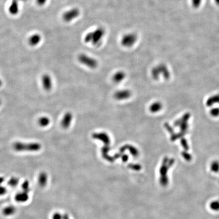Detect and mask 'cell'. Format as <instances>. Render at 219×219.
Listing matches in <instances>:
<instances>
[{"mask_svg": "<svg viewBox=\"0 0 219 219\" xmlns=\"http://www.w3.org/2000/svg\"><path fill=\"white\" fill-rule=\"evenodd\" d=\"M50 123V120L47 117H41L38 120L39 125L41 127H47V126L49 125Z\"/></svg>", "mask_w": 219, "mask_h": 219, "instance_id": "16", "label": "cell"}, {"mask_svg": "<svg viewBox=\"0 0 219 219\" xmlns=\"http://www.w3.org/2000/svg\"><path fill=\"white\" fill-rule=\"evenodd\" d=\"M16 211V208L13 206H8L5 207L2 211V212L4 216H9L14 214Z\"/></svg>", "mask_w": 219, "mask_h": 219, "instance_id": "15", "label": "cell"}, {"mask_svg": "<svg viewBox=\"0 0 219 219\" xmlns=\"http://www.w3.org/2000/svg\"><path fill=\"white\" fill-rule=\"evenodd\" d=\"M79 62L84 66L88 67L89 68L95 69L98 67V62L96 59L89 56L86 54L82 53L78 56Z\"/></svg>", "mask_w": 219, "mask_h": 219, "instance_id": "5", "label": "cell"}, {"mask_svg": "<svg viewBox=\"0 0 219 219\" xmlns=\"http://www.w3.org/2000/svg\"><path fill=\"white\" fill-rule=\"evenodd\" d=\"M42 82L45 90L47 91L51 90L52 87V81L49 75L44 74L42 78Z\"/></svg>", "mask_w": 219, "mask_h": 219, "instance_id": "10", "label": "cell"}, {"mask_svg": "<svg viewBox=\"0 0 219 219\" xmlns=\"http://www.w3.org/2000/svg\"><path fill=\"white\" fill-rule=\"evenodd\" d=\"M211 113L212 115H214V116H216L219 115V109H212L211 111Z\"/></svg>", "mask_w": 219, "mask_h": 219, "instance_id": "23", "label": "cell"}, {"mask_svg": "<svg viewBox=\"0 0 219 219\" xmlns=\"http://www.w3.org/2000/svg\"><path fill=\"white\" fill-rule=\"evenodd\" d=\"M47 176L45 172H42L39 175L38 183L41 187H44L47 184Z\"/></svg>", "mask_w": 219, "mask_h": 219, "instance_id": "14", "label": "cell"}, {"mask_svg": "<svg viewBox=\"0 0 219 219\" xmlns=\"http://www.w3.org/2000/svg\"><path fill=\"white\" fill-rule=\"evenodd\" d=\"M125 78V73L124 71H119L114 74L112 77V81L114 83L118 84L123 81Z\"/></svg>", "mask_w": 219, "mask_h": 219, "instance_id": "11", "label": "cell"}, {"mask_svg": "<svg viewBox=\"0 0 219 219\" xmlns=\"http://www.w3.org/2000/svg\"><path fill=\"white\" fill-rule=\"evenodd\" d=\"M46 0H38V3L40 4H43L44 3H45Z\"/></svg>", "mask_w": 219, "mask_h": 219, "instance_id": "25", "label": "cell"}, {"mask_svg": "<svg viewBox=\"0 0 219 219\" xmlns=\"http://www.w3.org/2000/svg\"><path fill=\"white\" fill-rule=\"evenodd\" d=\"M174 163V161L172 159L168 160L166 159L163 162V164L161 166L160 168V182L161 184L163 186H166L169 183V179H168V170L170 167L173 165Z\"/></svg>", "mask_w": 219, "mask_h": 219, "instance_id": "3", "label": "cell"}, {"mask_svg": "<svg viewBox=\"0 0 219 219\" xmlns=\"http://www.w3.org/2000/svg\"><path fill=\"white\" fill-rule=\"evenodd\" d=\"M92 138L103 142L104 146H109L111 143V138L108 134L104 132H95L92 134Z\"/></svg>", "mask_w": 219, "mask_h": 219, "instance_id": "7", "label": "cell"}, {"mask_svg": "<svg viewBox=\"0 0 219 219\" xmlns=\"http://www.w3.org/2000/svg\"><path fill=\"white\" fill-rule=\"evenodd\" d=\"M28 199V193L23 191V192L17 194L15 197V199L16 201L19 202H24L27 201Z\"/></svg>", "mask_w": 219, "mask_h": 219, "instance_id": "13", "label": "cell"}, {"mask_svg": "<svg viewBox=\"0 0 219 219\" xmlns=\"http://www.w3.org/2000/svg\"><path fill=\"white\" fill-rule=\"evenodd\" d=\"M4 178H2V177H0V185L2 183L4 182Z\"/></svg>", "mask_w": 219, "mask_h": 219, "instance_id": "26", "label": "cell"}, {"mask_svg": "<svg viewBox=\"0 0 219 219\" xmlns=\"http://www.w3.org/2000/svg\"><path fill=\"white\" fill-rule=\"evenodd\" d=\"M7 192V190L5 187L0 186V195H3Z\"/></svg>", "mask_w": 219, "mask_h": 219, "instance_id": "22", "label": "cell"}, {"mask_svg": "<svg viewBox=\"0 0 219 219\" xmlns=\"http://www.w3.org/2000/svg\"><path fill=\"white\" fill-rule=\"evenodd\" d=\"M106 34V31L103 27H98L93 31L88 32L84 37V41L87 44H91L95 47L101 45Z\"/></svg>", "mask_w": 219, "mask_h": 219, "instance_id": "1", "label": "cell"}, {"mask_svg": "<svg viewBox=\"0 0 219 219\" xmlns=\"http://www.w3.org/2000/svg\"><path fill=\"white\" fill-rule=\"evenodd\" d=\"M215 1L216 4H218V5H219V0H215Z\"/></svg>", "mask_w": 219, "mask_h": 219, "instance_id": "27", "label": "cell"}, {"mask_svg": "<svg viewBox=\"0 0 219 219\" xmlns=\"http://www.w3.org/2000/svg\"><path fill=\"white\" fill-rule=\"evenodd\" d=\"M2 104V101L1 99H0V106H1V105Z\"/></svg>", "mask_w": 219, "mask_h": 219, "instance_id": "29", "label": "cell"}, {"mask_svg": "<svg viewBox=\"0 0 219 219\" xmlns=\"http://www.w3.org/2000/svg\"><path fill=\"white\" fill-rule=\"evenodd\" d=\"M80 15V10L79 8H73L64 12L63 14V19L64 22L70 23L78 18Z\"/></svg>", "mask_w": 219, "mask_h": 219, "instance_id": "6", "label": "cell"}, {"mask_svg": "<svg viewBox=\"0 0 219 219\" xmlns=\"http://www.w3.org/2000/svg\"><path fill=\"white\" fill-rule=\"evenodd\" d=\"M40 40V37L39 36V35H33L29 39V42L32 44V45H36V44L39 43Z\"/></svg>", "mask_w": 219, "mask_h": 219, "instance_id": "19", "label": "cell"}, {"mask_svg": "<svg viewBox=\"0 0 219 219\" xmlns=\"http://www.w3.org/2000/svg\"><path fill=\"white\" fill-rule=\"evenodd\" d=\"M162 108V104L160 102H154L149 107V111L152 113L159 112Z\"/></svg>", "mask_w": 219, "mask_h": 219, "instance_id": "12", "label": "cell"}, {"mask_svg": "<svg viewBox=\"0 0 219 219\" xmlns=\"http://www.w3.org/2000/svg\"><path fill=\"white\" fill-rule=\"evenodd\" d=\"M210 209L214 211H219V201H214L211 202L209 205Z\"/></svg>", "mask_w": 219, "mask_h": 219, "instance_id": "18", "label": "cell"}, {"mask_svg": "<svg viewBox=\"0 0 219 219\" xmlns=\"http://www.w3.org/2000/svg\"><path fill=\"white\" fill-rule=\"evenodd\" d=\"M53 219H61V216L60 214L56 213L53 216Z\"/></svg>", "mask_w": 219, "mask_h": 219, "instance_id": "24", "label": "cell"}, {"mask_svg": "<svg viewBox=\"0 0 219 219\" xmlns=\"http://www.w3.org/2000/svg\"><path fill=\"white\" fill-rule=\"evenodd\" d=\"M210 170L214 173H218L219 172V161L218 160H214L212 161L210 165Z\"/></svg>", "mask_w": 219, "mask_h": 219, "instance_id": "17", "label": "cell"}, {"mask_svg": "<svg viewBox=\"0 0 219 219\" xmlns=\"http://www.w3.org/2000/svg\"><path fill=\"white\" fill-rule=\"evenodd\" d=\"M22 188H23V191L28 193L29 191V182L27 181H24L22 185Z\"/></svg>", "mask_w": 219, "mask_h": 219, "instance_id": "21", "label": "cell"}, {"mask_svg": "<svg viewBox=\"0 0 219 219\" xmlns=\"http://www.w3.org/2000/svg\"><path fill=\"white\" fill-rule=\"evenodd\" d=\"M18 179L16 178H12L8 182V184L11 187H14L18 185Z\"/></svg>", "mask_w": 219, "mask_h": 219, "instance_id": "20", "label": "cell"}, {"mask_svg": "<svg viewBox=\"0 0 219 219\" xmlns=\"http://www.w3.org/2000/svg\"><path fill=\"white\" fill-rule=\"evenodd\" d=\"M13 148L17 152H37L41 149L42 145L39 143H24L16 142L13 145Z\"/></svg>", "mask_w": 219, "mask_h": 219, "instance_id": "2", "label": "cell"}, {"mask_svg": "<svg viewBox=\"0 0 219 219\" xmlns=\"http://www.w3.org/2000/svg\"><path fill=\"white\" fill-rule=\"evenodd\" d=\"M73 119V115L70 112H67L64 114L62 119L61 125L64 129H68L71 126Z\"/></svg>", "mask_w": 219, "mask_h": 219, "instance_id": "9", "label": "cell"}, {"mask_svg": "<svg viewBox=\"0 0 219 219\" xmlns=\"http://www.w3.org/2000/svg\"><path fill=\"white\" fill-rule=\"evenodd\" d=\"M2 83H2V81L1 80H0V87H1V86H2Z\"/></svg>", "mask_w": 219, "mask_h": 219, "instance_id": "28", "label": "cell"}, {"mask_svg": "<svg viewBox=\"0 0 219 219\" xmlns=\"http://www.w3.org/2000/svg\"><path fill=\"white\" fill-rule=\"evenodd\" d=\"M132 96V92L129 89L120 90L115 92L114 98L118 100H126Z\"/></svg>", "mask_w": 219, "mask_h": 219, "instance_id": "8", "label": "cell"}, {"mask_svg": "<svg viewBox=\"0 0 219 219\" xmlns=\"http://www.w3.org/2000/svg\"><path fill=\"white\" fill-rule=\"evenodd\" d=\"M138 40L137 34L134 33H129L123 35L121 39L120 43L125 48H131L135 45Z\"/></svg>", "mask_w": 219, "mask_h": 219, "instance_id": "4", "label": "cell"}]
</instances>
